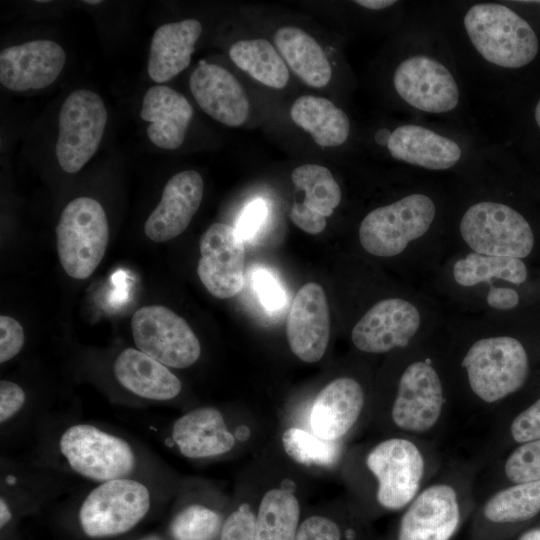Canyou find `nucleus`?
<instances>
[{
  "mask_svg": "<svg viewBox=\"0 0 540 540\" xmlns=\"http://www.w3.org/2000/svg\"><path fill=\"white\" fill-rule=\"evenodd\" d=\"M59 449L75 473L100 483L126 478L136 464L126 440L90 424L67 428L59 439Z\"/></svg>",
  "mask_w": 540,
  "mask_h": 540,
  "instance_id": "9d476101",
  "label": "nucleus"
},
{
  "mask_svg": "<svg viewBox=\"0 0 540 540\" xmlns=\"http://www.w3.org/2000/svg\"><path fill=\"white\" fill-rule=\"evenodd\" d=\"M463 25L475 50L492 65L522 68L539 52V41L532 26L503 4L472 5L464 15Z\"/></svg>",
  "mask_w": 540,
  "mask_h": 540,
  "instance_id": "39448f33",
  "label": "nucleus"
},
{
  "mask_svg": "<svg viewBox=\"0 0 540 540\" xmlns=\"http://www.w3.org/2000/svg\"><path fill=\"white\" fill-rule=\"evenodd\" d=\"M114 373L124 388L145 399L170 400L182 388L180 380L167 366L138 349L123 350L115 360Z\"/></svg>",
  "mask_w": 540,
  "mask_h": 540,
  "instance_id": "bb28decb",
  "label": "nucleus"
},
{
  "mask_svg": "<svg viewBox=\"0 0 540 540\" xmlns=\"http://www.w3.org/2000/svg\"><path fill=\"white\" fill-rule=\"evenodd\" d=\"M191 93L200 108L216 121L241 126L249 114V101L238 80L225 68L201 62L189 80Z\"/></svg>",
  "mask_w": 540,
  "mask_h": 540,
  "instance_id": "aec40b11",
  "label": "nucleus"
},
{
  "mask_svg": "<svg viewBox=\"0 0 540 540\" xmlns=\"http://www.w3.org/2000/svg\"><path fill=\"white\" fill-rule=\"evenodd\" d=\"M12 518V512L9 504L4 497L0 498V527L6 526Z\"/></svg>",
  "mask_w": 540,
  "mask_h": 540,
  "instance_id": "a18cd8bd",
  "label": "nucleus"
},
{
  "mask_svg": "<svg viewBox=\"0 0 540 540\" xmlns=\"http://www.w3.org/2000/svg\"><path fill=\"white\" fill-rule=\"evenodd\" d=\"M435 215V203L428 195L404 196L363 218L358 231L360 243L374 256H396L430 229Z\"/></svg>",
  "mask_w": 540,
  "mask_h": 540,
  "instance_id": "0eeeda50",
  "label": "nucleus"
},
{
  "mask_svg": "<svg viewBox=\"0 0 540 540\" xmlns=\"http://www.w3.org/2000/svg\"><path fill=\"white\" fill-rule=\"evenodd\" d=\"M479 467L475 459L445 461L400 512L387 540H453L475 510Z\"/></svg>",
  "mask_w": 540,
  "mask_h": 540,
  "instance_id": "f257e3e1",
  "label": "nucleus"
},
{
  "mask_svg": "<svg viewBox=\"0 0 540 540\" xmlns=\"http://www.w3.org/2000/svg\"><path fill=\"white\" fill-rule=\"evenodd\" d=\"M441 371L429 356H413L397 378L388 407L395 434L438 443L450 419L451 400Z\"/></svg>",
  "mask_w": 540,
  "mask_h": 540,
  "instance_id": "7ed1b4c3",
  "label": "nucleus"
},
{
  "mask_svg": "<svg viewBox=\"0 0 540 540\" xmlns=\"http://www.w3.org/2000/svg\"><path fill=\"white\" fill-rule=\"evenodd\" d=\"M516 540H540V526L523 531Z\"/></svg>",
  "mask_w": 540,
  "mask_h": 540,
  "instance_id": "49530a36",
  "label": "nucleus"
},
{
  "mask_svg": "<svg viewBox=\"0 0 540 540\" xmlns=\"http://www.w3.org/2000/svg\"><path fill=\"white\" fill-rule=\"evenodd\" d=\"M393 86L407 105L425 113L450 112L460 101L454 75L442 62L425 54L401 61L393 73Z\"/></svg>",
  "mask_w": 540,
  "mask_h": 540,
  "instance_id": "4468645a",
  "label": "nucleus"
},
{
  "mask_svg": "<svg viewBox=\"0 0 540 540\" xmlns=\"http://www.w3.org/2000/svg\"><path fill=\"white\" fill-rule=\"evenodd\" d=\"M293 184L304 191V200L294 203L290 219L304 232L317 235L341 201V189L331 171L318 164H304L291 173Z\"/></svg>",
  "mask_w": 540,
  "mask_h": 540,
  "instance_id": "4be33fe9",
  "label": "nucleus"
},
{
  "mask_svg": "<svg viewBox=\"0 0 540 540\" xmlns=\"http://www.w3.org/2000/svg\"><path fill=\"white\" fill-rule=\"evenodd\" d=\"M131 329L138 350L167 367L187 368L200 356L199 340L189 324L165 306L139 308Z\"/></svg>",
  "mask_w": 540,
  "mask_h": 540,
  "instance_id": "f8f14e48",
  "label": "nucleus"
},
{
  "mask_svg": "<svg viewBox=\"0 0 540 540\" xmlns=\"http://www.w3.org/2000/svg\"><path fill=\"white\" fill-rule=\"evenodd\" d=\"M459 230L473 252L523 259L533 250L535 237L527 219L511 206L480 201L463 214Z\"/></svg>",
  "mask_w": 540,
  "mask_h": 540,
  "instance_id": "6e6552de",
  "label": "nucleus"
},
{
  "mask_svg": "<svg viewBox=\"0 0 540 540\" xmlns=\"http://www.w3.org/2000/svg\"><path fill=\"white\" fill-rule=\"evenodd\" d=\"M107 123L102 98L87 89L72 92L59 112L56 157L67 173L78 172L97 151Z\"/></svg>",
  "mask_w": 540,
  "mask_h": 540,
  "instance_id": "9b49d317",
  "label": "nucleus"
},
{
  "mask_svg": "<svg viewBox=\"0 0 540 540\" xmlns=\"http://www.w3.org/2000/svg\"><path fill=\"white\" fill-rule=\"evenodd\" d=\"M454 280L470 287L492 279H502L513 284L526 281L528 270L522 259L470 253L453 266Z\"/></svg>",
  "mask_w": 540,
  "mask_h": 540,
  "instance_id": "473e14b6",
  "label": "nucleus"
},
{
  "mask_svg": "<svg viewBox=\"0 0 540 540\" xmlns=\"http://www.w3.org/2000/svg\"><path fill=\"white\" fill-rule=\"evenodd\" d=\"M354 3L369 10H382L390 6H393L394 4L397 3V1H394V0H357V1H354Z\"/></svg>",
  "mask_w": 540,
  "mask_h": 540,
  "instance_id": "c03bdc74",
  "label": "nucleus"
},
{
  "mask_svg": "<svg viewBox=\"0 0 540 540\" xmlns=\"http://www.w3.org/2000/svg\"><path fill=\"white\" fill-rule=\"evenodd\" d=\"M366 405L362 384L352 377H339L317 395L310 412V426L315 435L338 441L358 423Z\"/></svg>",
  "mask_w": 540,
  "mask_h": 540,
  "instance_id": "412c9836",
  "label": "nucleus"
},
{
  "mask_svg": "<svg viewBox=\"0 0 540 540\" xmlns=\"http://www.w3.org/2000/svg\"><path fill=\"white\" fill-rule=\"evenodd\" d=\"M203 192L204 182L198 172L185 170L172 176L145 223L146 236L152 241L164 242L180 235L197 212Z\"/></svg>",
  "mask_w": 540,
  "mask_h": 540,
  "instance_id": "6ab92c4d",
  "label": "nucleus"
},
{
  "mask_svg": "<svg viewBox=\"0 0 540 540\" xmlns=\"http://www.w3.org/2000/svg\"><path fill=\"white\" fill-rule=\"evenodd\" d=\"M460 368L470 408L495 413L525 385L530 361L520 340L496 335L474 341L462 355Z\"/></svg>",
  "mask_w": 540,
  "mask_h": 540,
  "instance_id": "20e7f679",
  "label": "nucleus"
},
{
  "mask_svg": "<svg viewBox=\"0 0 540 540\" xmlns=\"http://www.w3.org/2000/svg\"><path fill=\"white\" fill-rule=\"evenodd\" d=\"M201 257L197 273L214 297L227 299L244 286L245 246L236 229L225 223H213L200 238Z\"/></svg>",
  "mask_w": 540,
  "mask_h": 540,
  "instance_id": "2eb2a0df",
  "label": "nucleus"
},
{
  "mask_svg": "<svg viewBox=\"0 0 540 540\" xmlns=\"http://www.w3.org/2000/svg\"><path fill=\"white\" fill-rule=\"evenodd\" d=\"M386 145L394 159L429 170L450 169L462 158L457 141L417 124L396 127Z\"/></svg>",
  "mask_w": 540,
  "mask_h": 540,
  "instance_id": "5701e85b",
  "label": "nucleus"
},
{
  "mask_svg": "<svg viewBox=\"0 0 540 540\" xmlns=\"http://www.w3.org/2000/svg\"><path fill=\"white\" fill-rule=\"evenodd\" d=\"M540 514V481L510 484L477 501L469 540H506Z\"/></svg>",
  "mask_w": 540,
  "mask_h": 540,
  "instance_id": "ddd939ff",
  "label": "nucleus"
},
{
  "mask_svg": "<svg viewBox=\"0 0 540 540\" xmlns=\"http://www.w3.org/2000/svg\"><path fill=\"white\" fill-rule=\"evenodd\" d=\"M282 444L287 455L303 465L329 466L340 455L338 441L325 440L297 427L283 433Z\"/></svg>",
  "mask_w": 540,
  "mask_h": 540,
  "instance_id": "f704fd0d",
  "label": "nucleus"
},
{
  "mask_svg": "<svg viewBox=\"0 0 540 540\" xmlns=\"http://www.w3.org/2000/svg\"><path fill=\"white\" fill-rule=\"evenodd\" d=\"M365 536L361 525L343 528L331 518L316 515L300 523L295 540H357Z\"/></svg>",
  "mask_w": 540,
  "mask_h": 540,
  "instance_id": "e433bc0d",
  "label": "nucleus"
},
{
  "mask_svg": "<svg viewBox=\"0 0 540 540\" xmlns=\"http://www.w3.org/2000/svg\"><path fill=\"white\" fill-rule=\"evenodd\" d=\"M444 462L437 442L399 434L380 440L363 458L373 481V504L380 512H401Z\"/></svg>",
  "mask_w": 540,
  "mask_h": 540,
  "instance_id": "f03ea898",
  "label": "nucleus"
},
{
  "mask_svg": "<svg viewBox=\"0 0 540 540\" xmlns=\"http://www.w3.org/2000/svg\"><path fill=\"white\" fill-rule=\"evenodd\" d=\"M229 56L238 68L265 86L282 89L288 83L287 65L266 39L239 40L230 47Z\"/></svg>",
  "mask_w": 540,
  "mask_h": 540,
  "instance_id": "7c9ffc66",
  "label": "nucleus"
},
{
  "mask_svg": "<svg viewBox=\"0 0 540 540\" xmlns=\"http://www.w3.org/2000/svg\"><path fill=\"white\" fill-rule=\"evenodd\" d=\"M192 116L193 108L188 100L168 86H152L144 95L140 117L151 123L147 135L160 148L180 147Z\"/></svg>",
  "mask_w": 540,
  "mask_h": 540,
  "instance_id": "b1692460",
  "label": "nucleus"
},
{
  "mask_svg": "<svg viewBox=\"0 0 540 540\" xmlns=\"http://www.w3.org/2000/svg\"><path fill=\"white\" fill-rule=\"evenodd\" d=\"M85 3L90 4V5H96V4H101L102 1H99V0H96V1H94V0H86Z\"/></svg>",
  "mask_w": 540,
  "mask_h": 540,
  "instance_id": "09e8293b",
  "label": "nucleus"
},
{
  "mask_svg": "<svg viewBox=\"0 0 540 540\" xmlns=\"http://www.w3.org/2000/svg\"><path fill=\"white\" fill-rule=\"evenodd\" d=\"M150 492L141 482L119 478L100 483L83 500L79 522L91 538L128 532L148 513Z\"/></svg>",
  "mask_w": 540,
  "mask_h": 540,
  "instance_id": "1a4fd4ad",
  "label": "nucleus"
},
{
  "mask_svg": "<svg viewBox=\"0 0 540 540\" xmlns=\"http://www.w3.org/2000/svg\"><path fill=\"white\" fill-rule=\"evenodd\" d=\"M251 280L253 289L267 310L276 311L286 305V294L269 271L264 268H257L252 273Z\"/></svg>",
  "mask_w": 540,
  "mask_h": 540,
  "instance_id": "4c0bfd02",
  "label": "nucleus"
},
{
  "mask_svg": "<svg viewBox=\"0 0 540 540\" xmlns=\"http://www.w3.org/2000/svg\"><path fill=\"white\" fill-rule=\"evenodd\" d=\"M274 43L286 65L303 83L322 88L330 82L332 68L325 51L303 29L281 27L275 32Z\"/></svg>",
  "mask_w": 540,
  "mask_h": 540,
  "instance_id": "cd10ccee",
  "label": "nucleus"
},
{
  "mask_svg": "<svg viewBox=\"0 0 540 540\" xmlns=\"http://www.w3.org/2000/svg\"><path fill=\"white\" fill-rule=\"evenodd\" d=\"M534 118H535V122L537 124V127L540 130V99L538 100V102H537V104L535 106V109H534Z\"/></svg>",
  "mask_w": 540,
  "mask_h": 540,
  "instance_id": "de8ad7c7",
  "label": "nucleus"
},
{
  "mask_svg": "<svg viewBox=\"0 0 540 540\" xmlns=\"http://www.w3.org/2000/svg\"><path fill=\"white\" fill-rule=\"evenodd\" d=\"M171 436L180 453L190 459L221 455L235 444L223 415L212 407L196 408L179 417Z\"/></svg>",
  "mask_w": 540,
  "mask_h": 540,
  "instance_id": "393cba45",
  "label": "nucleus"
},
{
  "mask_svg": "<svg viewBox=\"0 0 540 540\" xmlns=\"http://www.w3.org/2000/svg\"><path fill=\"white\" fill-rule=\"evenodd\" d=\"M57 251L65 272L76 279L88 278L100 264L109 240L106 213L90 197H78L63 209L58 225Z\"/></svg>",
  "mask_w": 540,
  "mask_h": 540,
  "instance_id": "423d86ee",
  "label": "nucleus"
},
{
  "mask_svg": "<svg viewBox=\"0 0 540 540\" xmlns=\"http://www.w3.org/2000/svg\"><path fill=\"white\" fill-rule=\"evenodd\" d=\"M66 60L63 48L51 40H34L0 53V82L15 92L38 90L52 84Z\"/></svg>",
  "mask_w": 540,
  "mask_h": 540,
  "instance_id": "a211bd4d",
  "label": "nucleus"
},
{
  "mask_svg": "<svg viewBox=\"0 0 540 540\" xmlns=\"http://www.w3.org/2000/svg\"><path fill=\"white\" fill-rule=\"evenodd\" d=\"M300 505L288 490L271 489L263 496L255 521V540H295Z\"/></svg>",
  "mask_w": 540,
  "mask_h": 540,
  "instance_id": "2f4dec72",
  "label": "nucleus"
},
{
  "mask_svg": "<svg viewBox=\"0 0 540 540\" xmlns=\"http://www.w3.org/2000/svg\"><path fill=\"white\" fill-rule=\"evenodd\" d=\"M140 540H150V539H140Z\"/></svg>",
  "mask_w": 540,
  "mask_h": 540,
  "instance_id": "8fccbe9b",
  "label": "nucleus"
},
{
  "mask_svg": "<svg viewBox=\"0 0 540 540\" xmlns=\"http://www.w3.org/2000/svg\"><path fill=\"white\" fill-rule=\"evenodd\" d=\"M540 481V439L518 444L480 466L475 492L477 501L510 484Z\"/></svg>",
  "mask_w": 540,
  "mask_h": 540,
  "instance_id": "c85d7f7f",
  "label": "nucleus"
},
{
  "mask_svg": "<svg viewBox=\"0 0 540 540\" xmlns=\"http://www.w3.org/2000/svg\"><path fill=\"white\" fill-rule=\"evenodd\" d=\"M421 326L418 308L402 298H388L373 305L351 332L354 346L370 354L408 347Z\"/></svg>",
  "mask_w": 540,
  "mask_h": 540,
  "instance_id": "dca6fc26",
  "label": "nucleus"
},
{
  "mask_svg": "<svg viewBox=\"0 0 540 540\" xmlns=\"http://www.w3.org/2000/svg\"><path fill=\"white\" fill-rule=\"evenodd\" d=\"M290 116L321 147L340 146L350 134L347 114L327 98L301 96L293 103Z\"/></svg>",
  "mask_w": 540,
  "mask_h": 540,
  "instance_id": "c756f323",
  "label": "nucleus"
},
{
  "mask_svg": "<svg viewBox=\"0 0 540 540\" xmlns=\"http://www.w3.org/2000/svg\"><path fill=\"white\" fill-rule=\"evenodd\" d=\"M25 335L20 323L12 317L0 316V362L15 357L22 349Z\"/></svg>",
  "mask_w": 540,
  "mask_h": 540,
  "instance_id": "ea45409f",
  "label": "nucleus"
},
{
  "mask_svg": "<svg viewBox=\"0 0 540 540\" xmlns=\"http://www.w3.org/2000/svg\"><path fill=\"white\" fill-rule=\"evenodd\" d=\"M220 515L200 504L182 509L170 524L173 540H214L221 531Z\"/></svg>",
  "mask_w": 540,
  "mask_h": 540,
  "instance_id": "c9c22d12",
  "label": "nucleus"
},
{
  "mask_svg": "<svg viewBox=\"0 0 540 540\" xmlns=\"http://www.w3.org/2000/svg\"><path fill=\"white\" fill-rule=\"evenodd\" d=\"M267 206L261 199L250 202L236 224V231L242 240L251 239L261 228L267 217Z\"/></svg>",
  "mask_w": 540,
  "mask_h": 540,
  "instance_id": "a19ab883",
  "label": "nucleus"
},
{
  "mask_svg": "<svg viewBox=\"0 0 540 540\" xmlns=\"http://www.w3.org/2000/svg\"><path fill=\"white\" fill-rule=\"evenodd\" d=\"M518 292L510 287H494L490 286L487 293V304L499 310H507L515 308L519 304Z\"/></svg>",
  "mask_w": 540,
  "mask_h": 540,
  "instance_id": "37998d69",
  "label": "nucleus"
},
{
  "mask_svg": "<svg viewBox=\"0 0 540 540\" xmlns=\"http://www.w3.org/2000/svg\"><path fill=\"white\" fill-rule=\"evenodd\" d=\"M330 330L324 289L315 282L304 284L293 299L286 323L291 351L306 363L319 361L327 349Z\"/></svg>",
  "mask_w": 540,
  "mask_h": 540,
  "instance_id": "f3484780",
  "label": "nucleus"
},
{
  "mask_svg": "<svg viewBox=\"0 0 540 540\" xmlns=\"http://www.w3.org/2000/svg\"><path fill=\"white\" fill-rule=\"evenodd\" d=\"M256 515L248 505H241L224 521L219 540H255Z\"/></svg>",
  "mask_w": 540,
  "mask_h": 540,
  "instance_id": "58836bf2",
  "label": "nucleus"
},
{
  "mask_svg": "<svg viewBox=\"0 0 540 540\" xmlns=\"http://www.w3.org/2000/svg\"><path fill=\"white\" fill-rule=\"evenodd\" d=\"M540 439V396L515 413L499 429H492L481 457L475 459L480 466L500 456L503 451L518 444Z\"/></svg>",
  "mask_w": 540,
  "mask_h": 540,
  "instance_id": "72a5a7b5",
  "label": "nucleus"
},
{
  "mask_svg": "<svg viewBox=\"0 0 540 540\" xmlns=\"http://www.w3.org/2000/svg\"><path fill=\"white\" fill-rule=\"evenodd\" d=\"M26 401L24 390L15 382H0V422L4 423L14 417Z\"/></svg>",
  "mask_w": 540,
  "mask_h": 540,
  "instance_id": "79ce46f5",
  "label": "nucleus"
},
{
  "mask_svg": "<svg viewBox=\"0 0 540 540\" xmlns=\"http://www.w3.org/2000/svg\"><path fill=\"white\" fill-rule=\"evenodd\" d=\"M202 32L196 19L164 24L154 32L148 58L150 78L163 83L188 67Z\"/></svg>",
  "mask_w": 540,
  "mask_h": 540,
  "instance_id": "a878e982",
  "label": "nucleus"
}]
</instances>
